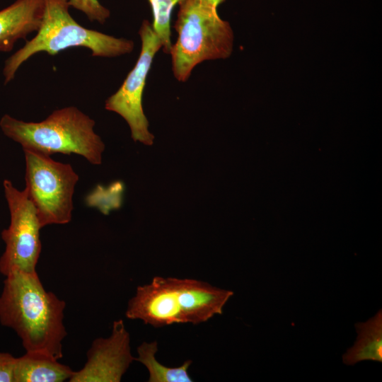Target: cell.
Instances as JSON below:
<instances>
[{
  "mask_svg": "<svg viewBox=\"0 0 382 382\" xmlns=\"http://www.w3.org/2000/svg\"><path fill=\"white\" fill-rule=\"evenodd\" d=\"M233 295L194 279L154 277L149 284L139 286L129 299L125 312L132 320L161 328L175 323L197 325L215 315Z\"/></svg>",
  "mask_w": 382,
  "mask_h": 382,
  "instance_id": "cell-2",
  "label": "cell"
},
{
  "mask_svg": "<svg viewBox=\"0 0 382 382\" xmlns=\"http://www.w3.org/2000/svg\"><path fill=\"white\" fill-rule=\"evenodd\" d=\"M69 6L68 0H45L37 35L5 62V83L14 78L23 62L40 52L56 55L68 48L83 47L91 51L92 56L102 57H115L132 52V40L83 27L70 15Z\"/></svg>",
  "mask_w": 382,
  "mask_h": 382,
  "instance_id": "cell-4",
  "label": "cell"
},
{
  "mask_svg": "<svg viewBox=\"0 0 382 382\" xmlns=\"http://www.w3.org/2000/svg\"><path fill=\"white\" fill-rule=\"evenodd\" d=\"M82 369L74 371L70 382H119L135 361L130 349L129 334L122 319L112 323L111 335L95 339L86 353Z\"/></svg>",
  "mask_w": 382,
  "mask_h": 382,
  "instance_id": "cell-9",
  "label": "cell"
},
{
  "mask_svg": "<svg viewBox=\"0 0 382 382\" xmlns=\"http://www.w3.org/2000/svg\"><path fill=\"white\" fill-rule=\"evenodd\" d=\"M11 221L1 232L6 248L0 257V273L5 277L15 271L36 272L41 252L40 226L35 209L25 189L18 190L11 181L3 183Z\"/></svg>",
  "mask_w": 382,
  "mask_h": 382,
  "instance_id": "cell-7",
  "label": "cell"
},
{
  "mask_svg": "<svg viewBox=\"0 0 382 382\" xmlns=\"http://www.w3.org/2000/svg\"><path fill=\"white\" fill-rule=\"evenodd\" d=\"M137 357L135 361L143 364L148 369L149 378L148 382H192L187 370L192 364L187 360L178 367H168L158 362L155 357L158 351V342H144L137 347Z\"/></svg>",
  "mask_w": 382,
  "mask_h": 382,
  "instance_id": "cell-13",
  "label": "cell"
},
{
  "mask_svg": "<svg viewBox=\"0 0 382 382\" xmlns=\"http://www.w3.org/2000/svg\"><path fill=\"white\" fill-rule=\"evenodd\" d=\"M64 301L44 288L36 272L6 276L0 295V323L13 330L26 352L63 357Z\"/></svg>",
  "mask_w": 382,
  "mask_h": 382,
  "instance_id": "cell-1",
  "label": "cell"
},
{
  "mask_svg": "<svg viewBox=\"0 0 382 382\" xmlns=\"http://www.w3.org/2000/svg\"><path fill=\"white\" fill-rule=\"evenodd\" d=\"M15 359L16 357L9 353L0 352V382H14Z\"/></svg>",
  "mask_w": 382,
  "mask_h": 382,
  "instance_id": "cell-16",
  "label": "cell"
},
{
  "mask_svg": "<svg viewBox=\"0 0 382 382\" xmlns=\"http://www.w3.org/2000/svg\"><path fill=\"white\" fill-rule=\"evenodd\" d=\"M173 28L178 38L170 54L175 78L185 82L193 69L207 60L226 59L232 52L233 33L230 24L207 0H180Z\"/></svg>",
  "mask_w": 382,
  "mask_h": 382,
  "instance_id": "cell-5",
  "label": "cell"
},
{
  "mask_svg": "<svg viewBox=\"0 0 382 382\" xmlns=\"http://www.w3.org/2000/svg\"><path fill=\"white\" fill-rule=\"evenodd\" d=\"M141 48L137 61L119 89L105 103V108L122 117L129 126L134 141L152 145L154 135L142 108V96L154 58L162 48L152 24L144 20L139 30Z\"/></svg>",
  "mask_w": 382,
  "mask_h": 382,
  "instance_id": "cell-8",
  "label": "cell"
},
{
  "mask_svg": "<svg viewBox=\"0 0 382 382\" xmlns=\"http://www.w3.org/2000/svg\"><path fill=\"white\" fill-rule=\"evenodd\" d=\"M74 371L47 354L26 352L16 357L14 382H62L69 381Z\"/></svg>",
  "mask_w": 382,
  "mask_h": 382,
  "instance_id": "cell-11",
  "label": "cell"
},
{
  "mask_svg": "<svg viewBox=\"0 0 382 382\" xmlns=\"http://www.w3.org/2000/svg\"><path fill=\"white\" fill-rule=\"evenodd\" d=\"M95 121L74 106L53 111L45 120L24 122L4 115L0 127L4 134L19 143L23 149L49 155L75 154L93 165L102 161L105 144L94 132Z\"/></svg>",
  "mask_w": 382,
  "mask_h": 382,
  "instance_id": "cell-3",
  "label": "cell"
},
{
  "mask_svg": "<svg viewBox=\"0 0 382 382\" xmlns=\"http://www.w3.org/2000/svg\"><path fill=\"white\" fill-rule=\"evenodd\" d=\"M70 6L83 12L91 22L103 24L110 16V11L98 0H68Z\"/></svg>",
  "mask_w": 382,
  "mask_h": 382,
  "instance_id": "cell-15",
  "label": "cell"
},
{
  "mask_svg": "<svg viewBox=\"0 0 382 382\" xmlns=\"http://www.w3.org/2000/svg\"><path fill=\"white\" fill-rule=\"evenodd\" d=\"M354 326L357 337L354 345L343 354V363L351 366L366 360L382 362L381 310L367 321L357 323Z\"/></svg>",
  "mask_w": 382,
  "mask_h": 382,
  "instance_id": "cell-12",
  "label": "cell"
},
{
  "mask_svg": "<svg viewBox=\"0 0 382 382\" xmlns=\"http://www.w3.org/2000/svg\"><path fill=\"white\" fill-rule=\"evenodd\" d=\"M25 190L41 228L71 220L73 195L79 175L69 163L36 151L23 149Z\"/></svg>",
  "mask_w": 382,
  "mask_h": 382,
  "instance_id": "cell-6",
  "label": "cell"
},
{
  "mask_svg": "<svg viewBox=\"0 0 382 382\" xmlns=\"http://www.w3.org/2000/svg\"><path fill=\"white\" fill-rule=\"evenodd\" d=\"M45 0H16L0 11V51L10 52L20 39L37 31Z\"/></svg>",
  "mask_w": 382,
  "mask_h": 382,
  "instance_id": "cell-10",
  "label": "cell"
},
{
  "mask_svg": "<svg viewBox=\"0 0 382 382\" xmlns=\"http://www.w3.org/2000/svg\"><path fill=\"white\" fill-rule=\"evenodd\" d=\"M207 1H208L210 4H212L213 6L217 8V6L221 3H223L225 0H207Z\"/></svg>",
  "mask_w": 382,
  "mask_h": 382,
  "instance_id": "cell-17",
  "label": "cell"
},
{
  "mask_svg": "<svg viewBox=\"0 0 382 382\" xmlns=\"http://www.w3.org/2000/svg\"><path fill=\"white\" fill-rule=\"evenodd\" d=\"M148 1L153 13V29L161 42V49L166 54H170L172 47L170 40L171 14L173 8L180 0Z\"/></svg>",
  "mask_w": 382,
  "mask_h": 382,
  "instance_id": "cell-14",
  "label": "cell"
}]
</instances>
